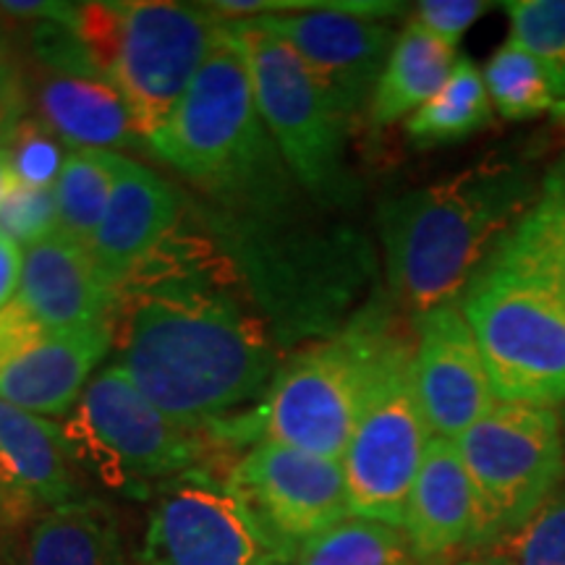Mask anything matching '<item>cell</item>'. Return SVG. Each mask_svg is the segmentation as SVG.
Masks as SVG:
<instances>
[{"label": "cell", "mask_w": 565, "mask_h": 565, "mask_svg": "<svg viewBox=\"0 0 565 565\" xmlns=\"http://www.w3.org/2000/svg\"><path fill=\"white\" fill-rule=\"evenodd\" d=\"M225 24L210 3L108 0L76 6L71 26L147 141L183 100Z\"/></svg>", "instance_id": "cell-4"}, {"label": "cell", "mask_w": 565, "mask_h": 565, "mask_svg": "<svg viewBox=\"0 0 565 565\" xmlns=\"http://www.w3.org/2000/svg\"><path fill=\"white\" fill-rule=\"evenodd\" d=\"M477 503V550L519 526L565 479V433L557 408L498 401L456 440Z\"/></svg>", "instance_id": "cell-9"}, {"label": "cell", "mask_w": 565, "mask_h": 565, "mask_svg": "<svg viewBox=\"0 0 565 565\" xmlns=\"http://www.w3.org/2000/svg\"><path fill=\"white\" fill-rule=\"evenodd\" d=\"M482 79L492 108L505 121H532L545 113L565 110L540 61L511 38L490 55Z\"/></svg>", "instance_id": "cell-26"}, {"label": "cell", "mask_w": 565, "mask_h": 565, "mask_svg": "<svg viewBox=\"0 0 565 565\" xmlns=\"http://www.w3.org/2000/svg\"><path fill=\"white\" fill-rule=\"evenodd\" d=\"M267 565H294V563H286V561H273V563H267Z\"/></svg>", "instance_id": "cell-39"}, {"label": "cell", "mask_w": 565, "mask_h": 565, "mask_svg": "<svg viewBox=\"0 0 565 565\" xmlns=\"http://www.w3.org/2000/svg\"><path fill=\"white\" fill-rule=\"evenodd\" d=\"M563 433H565V416H563Z\"/></svg>", "instance_id": "cell-40"}, {"label": "cell", "mask_w": 565, "mask_h": 565, "mask_svg": "<svg viewBox=\"0 0 565 565\" xmlns=\"http://www.w3.org/2000/svg\"><path fill=\"white\" fill-rule=\"evenodd\" d=\"M246 66L254 100L294 181L322 204H351L356 181L345 168V129L309 68L286 40L257 19L228 21Z\"/></svg>", "instance_id": "cell-7"}, {"label": "cell", "mask_w": 565, "mask_h": 565, "mask_svg": "<svg viewBox=\"0 0 565 565\" xmlns=\"http://www.w3.org/2000/svg\"><path fill=\"white\" fill-rule=\"evenodd\" d=\"M147 152L246 221H278L294 200V175L259 116L249 66L231 24Z\"/></svg>", "instance_id": "cell-3"}, {"label": "cell", "mask_w": 565, "mask_h": 565, "mask_svg": "<svg viewBox=\"0 0 565 565\" xmlns=\"http://www.w3.org/2000/svg\"><path fill=\"white\" fill-rule=\"evenodd\" d=\"M0 456L40 508H63L84 500L71 475V456L61 429L38 414L0 401Z\"/></svg>", "instance_id": "cell-21"}, {"label": "cell", "mask_w": 565, "mask_h": 565, "mask_svg": "<svg viewBox=\"0 0 565 565\" xmlns=\"http://www.w3.org/2000/svg\"><path fill=\"white\" fill-rule=\"evenodd\" d=\"M26 108H30V100H26L24 68L3 34L0 38V141L9 137L21 118H26Z\"/></svg>", "instance_id": "cell-33"}, {"label": "cell", "mask_w": 565, "mask_h": 565, "mask_svg": "<svg viewBox=\"0 0 565 565\" xmlns=\"http://www.w3.org/2000/svg\"><path fill=\"white\" fill-rule=\"evenodd\" d=\"M458 307L498 401L565 406V303L532 265L498 244Z\"/></svg>", "instance_id": "cell-6"}, {"label": "cell", "mask_w": 565, "mask_h": 565, "mask_svg": "<svg viewBox=\"0 0 565 565\" xmlns=\"http://www.w3.org/2000/svg\"><path fill=\"white\" fill-rule=\"evenodd\" d=\"M55 231H61L55 189L13 186V192L0 202V236L21 249L53 236Z\"/></svg>", "instance_id": "cell-31"}, {"label": "cell", "mask_w": 565, "mask_h": 565, "mask_svg": "<svg viewBox=\"0 0 565 565\" xmlns=\"http://www.w3.org/2000/svg\"><path fill=\"white\" fill-rule=\"evenodd\" d=\"M40 511H45V508H40L38 500L17 482L6 458L0 456V534L26 524Z\"/></svg>", "instance_id": "cell-34"}, {"label": "cell", "mask_w": 565, "mask_h": 565, "mask_svg": "<svg viewBox=\"0 0 565 565\" xmlns=\"http://www.w3.org/2000/svg\"><path fill=\"white\" fill-rule=\"evenodd\" d=\"M61 433L68 456L116 490L186 475L204 454L200 433L168 419L116 364L89 380Z\"/></svg>", "instance_id": "cell-10"}, {"label": "cell", "mask_w": 565, "mask_h": 565, "mask_svg": "<svg viewBox=\"0 0 565 565\" xmlns=\"http://www.w3.org/2000/svg\"><path fill=\"white\" fill-rule=\"evenodd\" d=\"M416 395L433 437L458 440L492 412V391L482 351L458 303L412 317Z\"/></svg>", "instance_id": "cell-14"}, {"label": "cell", "mask_w": 565, "mask_h": 565, "mask_svg": "<svg viewBox=\"0 0 565 565\" xmlns=\"http://www.w3.org/2000/svg\"><path fill=\"white\" fill-rule=\"evenodd\" d=\"M500 9L511 21L508 38L540 61L565 103V0H508Z\"/></svg>", "instance_id": "cell-29"}, {"label": "cell", "mask_w": 565, "mask_h": 565, "mask_svg": "<svg viewBox=\"0 0 565 565\" xmlns=\"http://www.w3.org/2000/svg\"><path fill=\"white\" fill-rule=\"evenodd\" d=\"M21 270H24V249L0 236V312L17 301Z\"/></svg>", "instance_id": "cell-35"}, {"label": "cell", "mask_w": 565, "mask_h": 565, "mask_svg": "<svg viewBox=\"0 0 565 565\" xmlns=\"http://www.w3.org/2000/svg\"><path fill=\"white\" fill-rule=\"evenodd\" d=\"M110 349V324L71 333L40 330L0 356V401L38 416H66Z\"/></svg>", "instance_id": "cell-16"}, {"label": "cell", "mask_w": 565, "mask_h": 565, "mask_svg": "<svg viewBox=\"0 0 565 565\" xmlns=\"http://www.w3.org/2000/svg\"><path fill=\"white\" fill-rule=\"evenodd\" d=\"M542 196L524 160H484L391 196L377 210L393 303L408 315L458 303L471 278Z\"/></svg>", "instance_id": "cell-2"}, {"label": "cell", "mask_w": 565, "mask_h": 565, "mask_svg": "<svg viewBox=\"0 0 565 565\" xmlns=\"http://www.w3.org/2000/svg\"><path fill=\"white\" fill-rule=\"evenodd\" d=\"M116 168L118 152L68 150V158L53 186L55 202H58L61 233H66L68 238L87 249L108 212Z\"/></svg>", "instance_id": "cell-24"}, {"label": "cell", "mask_w": 565, "mask_h": 565, "mask_svg": "<svg viewBox=\"0 0 565 565\" xmlns=\"http://www.w3.org/2000/svg\"><path fill=\"white\" fill-rule=\"evenodd\" d=\"M461 557L482 565H565V479L519 526Z\"/></svg>", "instance_id": "cell-27"}, {"label": "cell", "mask_w": 565, "mask_h": 565, "mask_svg": "<svg viewBox=\"0 0 565 565\" xmlns=\"http://www.w3.org/2000/svg\"><path fill=\"white\" fill-rule=\"evenodd\" d=\"M458 61V53L435 34H429L419 21L412 19L398 32L391 61L380 76L377 89L370 103V121L374 126H393L414 116L424 103H429Z\"/></svg>", "instance_id": "cell-22"}, {"label": "cell", "mask_w": 565, "mask_h": 565, "mask_svg": "<svg viewBox=\"0 0 565 565\" xmlns=\"http://www.w3.org/2000/svg\"><path fill=\"white\" fill-rule=\"evenodd\" d=\"M13 186H17V181H13L9 158H6L3 147H0V202H3L6 196L13 192Z\"/></svg>", "instance_id": "cell-37"}, {"label": "cell", "mask_w": 565, "mask_h": 565, "mask_svg": "<svg viewBox=\"0 0 565 565\" xmlns=\"http://www.w3.org/2000/svg\"><path fill=\"white\" fill-rule=\"evenodd\" d=\"M294 565H422L404 529L349 515L296 553Z\"/></svg>", "instance_id": "cell-25"}, {"label": "cell", "mask_w": 565, "mask_h": 565, "mask_svg": "<svg viewBox=\"0 0 565 565\" xmlns=\"http://www.w3.org/2000/svg\"><path fill=\"white\" fill-rule=\"evenodd\" d=\"M490 9L492 3H482V0H422V3H416L414 19L429 34L458 51V42L463 40V34Z\"/></svg>", "instance_id": "cell-32"}, {"label": "cell", "mask_w": 565, "mask_h": 565, "mask_svg": "<svg viewBox=\"0 0 565 565\" xmlns=\"http://www.w3.org/2000/svg\"><path fill=\"white\" fill-rule=\"evenodd\" d=\"M110 335L116 366L192 433L246 419L275 377V345L236 265L179 228L118 286Z\"/></svg>", "instance_id": "cell-1"}, {"label": "cell", "mask_w": 565, "mask_h": 565, "mask_svg": "<svg viewBox=\"0 0 565 565\" xmlns=\"http://www.w3.org/2000/svg\"><path fill=\"white\" fill-rule=\"evenodd\" d=\"M225 479L288 563L301 545L351 515L343 463L286 445H252Z\"/></svg>", "instance_id": "cell-13"}, {"label": "cell", "mask_w": 565, "mask_h": 565, "mask_svg": "<svg viewBox=\"0 0 565 565\" xmlns=\"http://www.w3.org/2000/svg\"><path fill=\"white\" fill-rule=\"evenodd\" d=\"M391 301H370L333 335L296 351L257 406L259 443L343 461L380 359L404 324Z\"/></svg>", "instance_id": "cell-5"}, {"label": "cell", "mask_w": 565, "mask_h": 565, "mask_svg": "<svg viewBox=\"0 0 565 565\" xmlns=\"http://www.w3.org/2000/svg\"><path fill=\"white\" fill-rule=\"evenodd\" d=\"M179 192L141 162L118 154L108 212L89 244L92 263L113 291L179 225Z\"/></svg>", "instance_id": "cell-18"}, {"label": "cell", "mask_w": 565, "mask_h": 565, "mask_svg": "<svg viewBox=\"0 0 565 565\" xmlns=\"http://www.w3.org/2000/svg\"><path fill=\"white\" fill-rule=\"evenodd\" d=\"M401 11V3L341 0L315 11L257 17V21L294 47L338 116L349 124L370 110L398 40L380 19L398 17Z\"/></svg>", "instance_id": "cell-11"}, {"label": "cell", "mask_w": 565, "mask_h": 565, "mask_svg": "<svg viewBox=\"0 0 565 565\" xmlns=\"http://www.w3.org/2000/svg\"><path fill=\"white\" fill-rule=\"evenodd\" d=\"M24 68V66H21ZM26 100L68 150H147L129 108L92 63L24 68Z\"/></svg>", "instance_id": "cell-15"}, {"label": "cell", "mask_w": 565, "mask_h": 565, "mask_svg": "<svg viewBox=\"0 0 565 565\" xmlns=\"http://www.w3.org/2000/svg\"><path fill=\"white\" fill-rule=\"evenodd\" d=\"M282 561L228 479L186 471L168 479L147 521L141 565H267ZM288 563V561H286Z\"/></svg>", "instance_id": "cell-12"}, {"label": "cell", "mask_w": 565, "mask_h": 565, "mask_svg": "<svg viewBox=\"0 0 565 565\" xmlns=\"http://www.w3.org/2000/svg\"><path fill=\"white\" fill-rule=\"evenodd\" d=\"M494 108L487 95L482 71L475 61L458 55L448 82L429 103L404 121L406 139L419 150L458 145L492 124Z\"/></svg>", "instance_id": "cell-23"}, {"label": "cell", "mask_w": 565, "mask_h": 565, "mask_svg": "<svg viewBox=\"0 0 565 565\" xmlns=\"http://www.w3.org/2000/svg\"><path fill=\"white\" fill-rule=\"evenodd\" d=\"M0 565H126L108 508L84 498L0 534Z\"/></svg>", "instance_id": "cell-20"}, {"label": "cell", "mask_w": 565, "mask_h": 565, "mask_svg": "<svg viewBox=\"0 0 565 565\" xmlns=\"http://www.w3.org/2000/svg\"><path fill=\"white\" fill-rule=\"evenodd\" d=\"M542 192L565 204V152L547 168L545 179H542Z\"/></svg>", "instance_id": "cell-36"}, {"label": "cell", "mask_w": 565, "mask_h": 565, "mask_svg": "<svg viewBox=\"0 0 565 565\" xmlns=\"http://www.w3.org/2000/svg\"><path fill=\"white\" fill-rule=\"evenodd\" d=\"M475 529V490L458 445L448 437H433L408 498V542L422 565H448L469 553Z\"/></svg>", "instance_id": "cell-19"}, {"label": "cell", "mask_w": 565, "mask_h": 565, "mask_svg": "<svg viewBox=\"0 0 565 565\" xmlns=\"http://www.w3.org/2000/svg\"><path fill=\"white\" fill-rule=\"evenodd\" d=\"M448 565H482V563H477V561H469V557H458V561L448 563Z\"/></svg>", "instance_id": "cell-38"}, {"label": "cell", "mask_w": 565, "mask_h": 565, "mask_svg": "<svg viewBox=\"0 0 565 565\" xmlns=\"http://www.w3.org/2000/svg\"><path fill=\"white\" fill-rule=\"evenodd\" d=\"M500 244L532 265L565 303V204L542 192Z\"/></svg>", "instance_id": "cell-28"}, {"label": "cell", "mask_w": 565, "mask_h": 565, "mask_svg": "<svg viewBox=\"0 0 565 565\" xmlns=\"http://www.w3.org/2000/svg\"><path fill=\"white\" fill-rule=\"evenodd\" d=\"M17 303L47 333L110 324L116 291L100 278L87 246L66 233L26 246Z\"/></svg>", "instance_id": "cell-17"}, {"label": "cell", "mask_w": 565, "mask_h": 565, "mask_svg": "<svg viewBox=\"0 0 565 565\" xmlns=\"http://www.w3.org/2000/svg\"><path fill=\"white\" fill-rule=\"evenodd\" d=\"M429 440L414 380V328H401L380 359L341 461L351 515L404 529Z\"/></svg>", "instance_id": "cell-8"}, {"label": "cell", "mask_w": 565, "mask_h": 565, "mask_svg": "<svg viewBox=\"0 0 565 565\" xmlns=\"http://www.w3.org/2000/svg\"><path fill=\"white\" fill-rule=\"evenodd\" d=\"M0 147L9 158L13 181L24 189H53L68 158V147L32 116L21 118Z\"/></svg>", "instance_id": "cell-30"}]
</instances>
